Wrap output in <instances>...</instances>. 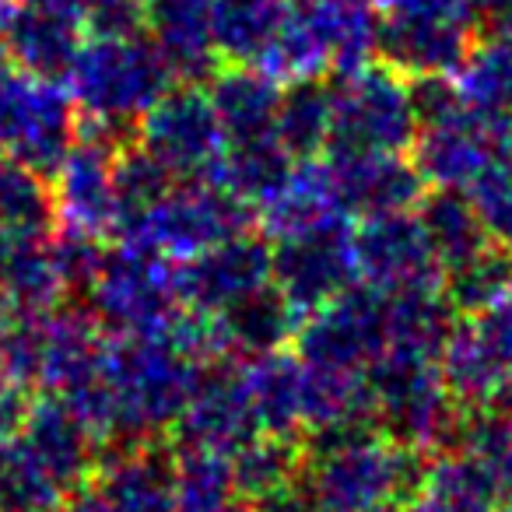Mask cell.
Segmentation results:
<instances>
[{
    "label": "cell",
    "mask_w": 512,
    "mask_h": 512,
    "mask_svg": "<svg viewBox=\"0 0 512 512\" xmlns=\"http://www.w3.org/2000/svg\"><path fill=\"white\" fill-rule=\"evenodd\" d=\"M172 512H242L232 481V463H228L225 453L179 449Z\"/></svg>",
    "instance_id": "ab89813d"
},
{
    "label": "cell",
    "mask_w": 512,
    "mask_h": 512,
    "mask_svg": "<svg viewBox=\"0 0 512 512\" xmlns=\"http://www.w3.org/2000/svg\"><path fill=\"white\" fill-rule=\"evenodd\" d=\"M418 495L442 512H495L502 505L491 467L463 449L432 456Z\"/></svg>",
    "instance_id": "8d00e7d4"
},
{
    "label": "cell",
    "mask_w": 512,
    "mask_h": 512,
    "mask_svg": "<svg viewBox=\"0 0 512 512\" xmlns=\"http://www.w3.org/2000/svg\"><path fill=\"white\" fill-rule=\"evenodd\" d=\"M144 32L176 81L200 85L218 71L221 57L211 39V0H144Z\"/></svg>",
    "instance_id": "603a6c76"
},
{
    "label": "cell",
    "mask_w": 512,
    "mask_h": 512,
    "mask_svg": "<svg viewBox=\"0 0 512 512\" xmlns=\"http://www.w3.org/2000/svg\"><path fill=\"white\" fill-rule=\"evenodd\" d=\"M330 85H334V123H330L327 151H344V155L411 151L418 120L407 99L404 74L372 60L358 71L334 74Z\"/></svg>",
    "instance_id": "52a82bcc"
},
{
    "label": "cell",
    "mask_w": 512,
    "mask_h": 512,
    "mask_svg": "<svg viewBox=\"0 0 512 512\" xmlns=\"http://www.w3.org/2000/svg\"><path fill=\"white\" fill-rule=\"evenodd\" d=\"M214 330H218L221 355L246 362V358L285 348L299 330V313L288 306L278 288L264 285L214 313Z\"/></svg>",
    "instance_id": "4316f807"
},
{
    "label": "cell",
    "mask_w": 512,
    "mask_h": 512,
    "mask_svg": "<svg viewBox=\"0 0 512 512\" xmlns=\"http://www.w3.org/2000/svg\"><path fill=\"white\" fill-rule=\"evenodd\" d=\"M477 32H512V0H463Z\"/></svg>",
    "instance_id": "7dc6e473"
},
{
    "label": "cell",
    "mask_w": 512,
    "mask_h": 512,
    "mask_svg": "<svg viewBox=\"0 0 512 512\" xmlns=\"http://www.w3.org/2000/svg\"><path fill=\"white\" fill-rule=\"evenodd\" d=\"M306 495L327 512L407 505L421 491L432 456L379 435L376 428L309 435Z\"/></svg>",
    "instance_id": "6da1fadb"
},
{
    "label": "cell",
    "mask_w": 512,
    "mask_h": 512,
    "mask_svg": "<svg viewBox=\"0 0 512 512\" xmlns=\"http://www.w3.org/2000/svg\"><path fill=\"white\" fill-rule=\"evenodd\" d=\"M351 249L358 281L383 295L442 285V267L414 207L358 218L351 225Z\"/></svg>",
    "instance_id": "7c38bea8"
},
{
    "label": "cell",
    "mask_w": 512,
    "mask_h": 512,
    "mask_svg": "<svg viewBox=\"0 0 512 512\" xmlns=\"http://www.w3.org/2000/svg\"><path fill=\"white\" fill-rule=\"evenodd\" d=\"M50 246H53V256H57L67 299H81V295H88L95 274H99L102 253H106V246H102L99 235H88V232H78V228L60 225V232L50 235Z\"/></svg>",
    "instance_id": "ee69618b"
},
{
    "label": "cell",
    "mask_w": 512,
    "mask_h": 512,
    "mask_svg": "<svg viewBox=\"0 0 512 512\" xmlns=\"http://www.w3.org/2000/svg\"><path fill=\"white\" fill-rule=\"evenodd\" d=\"M207 99L228 141L267 137L274 134L281 81L260 64H218V71L207 78Z\"/></svg>",
    "instance_id": "cb8c5ba5"
},
{
    "label": "cell",
    "mask_w": 512,
    "mask_h": 512,
    "mask_svg": "<svg viewBox=\"0 0 512 512\" xmlns=\"http://www.w3.org/2000/svg\"><path fill=\"white\" fill-rule=\"evenodd\" d=\"M242 512H246V509H242Z\"/></svg>",
    "instance_id": "680465c9"
},
{
    "label": "cell",
    "mask_w": 512,
    "mask_h": 512,
    "mask_svg": "<svg viewBox=\"0 0 512 512\" xmlns=\"http://www.w3.org/2000/svg\"><path fill=\"white\" fill-rule=\"evenodd\" d=\"M407 99H411L418 130L467 113L453 74H421V78H407Z\"/></svg>",
    "instance_id": "f6af8a7d"
},
{
    "label": "cell",
    "mask_w": 512,
    "mask_h": 512,
    "mask_svg": "<svg viewBox=\"0 0 512 512\" xmlns=\"http://www.w3.org/2000/svg\"><path fill=\"white\" fill-rule=\"evenodd\" d=\"M67 302L50 235L46 239L11 242L8 256L0 260V309L18 313H53Z\"/></svg>",
    "instance_id": "1f68e13d"
},
{
    "label": "cell",
    "mask_w": 512,
    "mask_h": 512,
    "mask_svg": "<svg viewBox=\"0 0 512 512\" xmlns=\"http://www.w3.org/2000/svg\"><path fill=\"white\" fill-rule=\"evenodd\" d=\"M439 288L460 316L481 313L484 306H491L498 295L512 288V253L502 242H488L470 260L442 271Z\"/></svg>",
    "instance_id": "60d3db41"
},
{
    "label": "cell",
    "mask_w": 512,
    "mask_h": 512,
    "mask_svg": "<svg viewBox=\"0 0 512 512\" xmlns=\"http://www.w3.org/2000/svg\"><path fill=\"white\" fill-rule=\"evenodd\" d=\"M477 29L453 15H386L379 11L376 60L404 78L456 74Z\"/></svg>",
    "instance_id": "ac0fdd59"
},
{
    "label": "cell",
    "mask_w": 512,
    "mask_h": 512,
    "mask_svg": "<svg viewBox=\"0 0 512 512\" xmlns=\"http://www.w3.org/2000/svg\"><path fill=\"white\" fill-rule=\"evenodd\" d=\"M85 299L106 334H155L183 309L176 264L130 242L106 246Z\"/></svg>",
    "instance_id": "8992f818"
},
{
    "label": "cell",
    "mask_w": 512,
    "mask_h": 512,
    "mask_svg": "<svg viewBox=\"0 0 512 512\" xmlns=\"http://www.w3.org/2000/svg\"><path fill=\"white\" fill-rule=\"evenodd\" d=\"M495 512H512V509H505V505H502V509H495Z\"/></svg>",
    "instance_id": "6f0895ef"
},
{
    "label": "cell",
    "mask_w": 512,
    "mask_h": 512,
    "mask_svg": "<svg viewBox=\"0 0 512 512\" xmlns=\"http://www.w3.org/2000/svg\"><path fill=\"white\" fill-rule=\"evenodd\" d=\"M256 425L271 435H302V376L306 365L285 348L242 362Z\"/></svg>",
    "instance_id": "4dcf8cb0"
},
{
    "label": "cell",
    "mask_w": 512,
    "mask_h": 512,
    "mask_svg": "<svg viewBox=\"0 0 512 512\" xmlns=\"http://www.w3.org/2000/svg\"><path fill=\"white\" fill-rule=\"evenodd\" d=\"M379 11L386 15H453V18H467L463 0H376ZM470 22V18H467Z\"/></svg>",
    "instance_id": "c3c4849f"
},
{
    "label": "cell",
    "mask_w": 512,
    "mask_h": 512,
    "mask_svg": "<svg viewBox=\"0 0 512 512\" xmlns=\"http://www.w3.org/2000/svg\"><path fill=\"white\" fill-rule=\"evenodd\" d=\"M491 474H495V484H498V502H502L505 509H512V439L505 442L498 460L491 463Z\"/></svg>",
    "instance_id": "f907efd6"
},
{
    "label": "cell",
    "mask_w": 512,
    "mask_h": 512,
    "mask_svg": "<svg viewBox=\"0 0 512 512\" xmlns=\"http://www.w3.org/2000/svg\"><path fill=\"white\" fill-rule=\"evenodd\" d=\"M50 512H88V509H85V502H81L78 495H71L64 505H60V509H50Z\"/></svg>",
    "instance_id": "db71d44e"
},
{
    "label": "cell",
    "mask_w": 512,
    "mask_h": 512,
    "mask_svg": "<svg viewBox=\"0 0 512 512\" xmlns=\"http://www.w3.org/2000/svg\"><path fill=\"white\" fill-rule=\"evenodd\" d=\"M78 498L88 512H172L176 449L162 439L113 442L102 449L92 481Z\"/></svg>",
    "instance_id": "9a60e30c"
},
{
    "label": "cell",
    "mask_w": 512,
    "mask_h": 512,
    "mask_svg": "<svg viewBox=\"0 0 512 512\" xmlns=\"http://www.w3.org/2000/svg\"><path fill=\"white\" fill-rule=\"evenodd\" d=\"M334 123V85L330 78H295L281 85L274 137L292 158H316L327 151Z\"/></svg>",
    "instance_id": "e575fe53"
},
{
    "label": "cell",
    "mask_w": 512,
    "mask_h": 512,
    "mask_svg": "<svg viewBox=\"0 0 512 512\" xmlns=\"http://www.w3.org/2000/svg\"><path fill=\"white\" fill-rule=\"evenodd\" d=\"M85 32H92V36H141L144 0H85Z\"/></svg>",
    "instance_id": "bcb514c9"
},
{
    "label": "cell",
    "mask_w": 512,
    "mask_h": 512,
    "mask_svg": "<svg viewBox=\"0 0 512 512\" xmlns=\"http://www.w3.org/2000/svg\"><path fill=\"white\" fill-rule=\"evenodd\" d=\"M337 200L348 218H369L386 211H411L428 190L407 151H372V155H344L327 151Z\"/></svg>",
    "instance_id": "d6986e66"
},
{
    "label": "cell",
    "mask_w": 512,
    "mask_h": 512,
    "mask_svg": "<svg viewBox=\"0 0 512 512\" xmlns=\"http://www.w3.org/2000/svg\"><path fill=\"white\" fill-rule=\"evenodd\" d=\"M491 407H495V411H502L505 418H512V372L502 379V386H498V393H495V397H491Z\"/></svg>",
    "instance_id": "816d5d0a"
},
{
    "label": "cell",
    "mask_w": 512,
    "mask_h": 512,
    "mask_svg": "<svg viewBox=\"0 0 512 512\" xmlns=\"http://www.w3.org/2000/svg\"><path fill=\"white\" fill-rule=\"evenodd\" d=\"M232 481L242 505H253L267 495L306 484V442L302 435L260 432L239 446L232 456Z\"/></svg>",
    "instance_id": "f1b7e54d"
},
{
    "label": "cell",
    "mask_w": 512,
    "mask_h": 512,
    "mask_svg": "<svg viewBox=\"0 0 512 512\" xmlns=\"http://www.w3.org/2000/svg\"><path fill=\"white\" fill-rule=\"evenodd\" d=\"M25 393L18 386H11L8 379H0V442L11 439V435L22 428V418H25Z\"/></svg>",
    "instance_id": "681fc988"
},
{
    "label": "cell",
    "mask_w": 512,
    "mask_h": 512,
    "mask_svg": "<svg viewBox=\"0 0 512 512\" xmlns=\"http://www.w3.org/2000/svg\"><path fill=\"white\" fill-rule=\"evenodd\" d=\"M0 221L8 225L11 239H46L57 228L50 179L25 165L0 155Z\"/></svg>",
    "instance_id": "f35d334b"
},
{
    "label": "cell",
    "mask_w": 512,
    "mask_h": 512,
    "mask_svg": "<svg viewBox=\"0 0 512 512\" xmlns=\"http://www.w3.org/2000/svg\"><path fill=\"white\" fill-rule=\"evenodd\" d=\"M109 334L88 306H60L46 316V355L39 390L67 400L102 379Z\"/></svg>",
    "instance_id": "7402d4cb"
},
{
    "label": "cell",
    "mask_w": 512,
    "mask_h": 512,
    "mask_svg": "<svg viewBox=\"0 0 512 512\" xmlns=\"http://www.w3.org/2000/svg\"><path fill=\"white\" fill-rule=\"evenodd\" d=\"M134 141L127 134L78 123V137L67 148L64 162L50 176L57 225L78 228L88 235H109L116 228V190H113V158L120 144Z\"/></svg>",
    "instance_id": "4fadbf2b"
},
{
    "label": "cell",
    "mask_w": 512,
    "mask_h": 512,
    "mask_svg": "<svg viewBox=\"0 0 512 512\" xmlns=\"http://www.w3.org/2000/svg\"><path fill=\"white\" fill-rule=\"evenodd\" d=\"M172 435L179 449H211L225 456L260 435L239 358H214L200 365V376L172 425Z\"/></svg>",
    "instance_id": "5bb4252c"
},
{
    "label": "cell",
    "mask_w": 512,
    "mask_h": 512,
    "mask_svg": "<svg viewBox=\"0 0 512 512\" xmlns=\"http://www.w3.org/2000/svg\"><path fill=\"white\" fill-rule=\"evenodd\" d=\"M369 512H400V505H379V509H369Z\"/></svg>",
    "instance_id": "11a10c76"
},
{
    "label": "cell",
    "mask_w": 512,
    "mask_h": 512,
    "mask_svg": "<svg viewBox=\"0 0 512 512\" xmlns=\"http://www.w3.org/2000/svg\"><path fill=\"white\" fill-rule=\"evenodd\" d=\"M8 11H0V67H8V43H4V18H8Z\"/></svg>",
    "instance_id": "f5cc1de1"
},
{
    "label": "cell",
    "mask_w": 512,
    "mask_h": 512,
    "mask_svg": "<svg viewBox=\"0 0 512 512\" xmlns=\"http://www.w3.org/2000/svg\"><path fill=\"white\" fill-rule=\"evenodd\" d=\"M264 285H271V239L253 228L176 264L179 302L197 313L214 316Z\"/></svg>",
    "instance_id": "2e32d148"
},
{
    "label": "cell",
    "mask_w": 512,
    "mask_h": 512,
    "mask_svg": "<svg viewBox=\"0 0 512 512\" xmlns=\"http://www.w3.org/2000/svg\"><path fill=\"white\" fill-rule=\"evenodd\" d=\"M295 162L299 158L288 155L285 144L274 134L249 137V141H228L218 165H214L211 183H218L221 190H228L246 207H260L278 193V186L288 179Z\"/></svg>",
    "instance_id": "d6a6232c"
},
{
    "label": "cell",
    "mask_w": 512,
    "mask_h": 512,
    "mask_svg": "<svg viewBox=\"0 0 512 512\" xmlns=\"http://www.w3.org/2000/svg\"><path fill=\"white\" fill-rule=\"evenodd\" d=\"M18 432H22V439L46 463V470L57 477L67 495H78L92 481L95 463H99L102 449H106L95 439L92 428L53 393L25 407Z\"/></svg>",
    "instance_id": "ffe728a7"
},
{
    "label": "cell",
    "mask_w": 512,
    "mask_h": 512,
    "mask_svg": "<svg viewBox=\"0 0 512 512\" xmlns=\"http://www.w3.org/2000/svg\"><path fill=\"white\" fill-rule=\"evenodd\" d=\"M46 316L0 309V379H8L22 393L39 390L46 355Z\"/></svg>",
    "instance_id": "b9f144b4"
},
{
    "label": "cell",
    "mask_w": 512,
    "mask_h": 512,
    "mask_svg": "<svg viewBox=\"0 0 512 512\" xmlns=\"http://www.w3.org/2000/svg\"><path fill=\"white\" fill-rule=\"evenodd\" d=\"M358 281L355 249H351L348 218L323 221L306 232L274 239L271 246V285L285 295L288 306L302 316L337 299Z\"/></svg>",
    "instance_id": "8fae6325"
},
{
    "label": "cell",
    "mask_w": 512,
    "mask_h": 512,
    "mask_svg": "<svg viewBox=\"0 0 512 512\" xmlns=\"http://www.w3.org/2000/svg\"><path fill=\"white\" fill-rule=\"evenodd\" d=\"M67 92L81 123L137 137V120L172 85V71L148 36H92L81 43Z\"/></svg>",
    "instance_id": "3957f363"
},
{
    "label": "cell",
    "mask_w": 512,
    "mask_h": 512,
    "mask_svg": "<svg viewBox=\"0 0 512 512\" xmlns=\"http://www.w3.org/2000/svg\"><path fill=\"white\" fill-rule=\"evenodd\" d=\"M253 228V211L211 179H176L141 214L116 225V239L183 264L214 242Z\"/></svg>",
    "instance_id": "5b68a950"
},
{
    "label": "cell",
    "mask_w": 512,
    "mask_h": 512,
    "mask_svg": "<svg viewBox=\"0 0 512 512\" xmlns=\"http://www.w3.org/2000/svg\"><path fill=\"white\" fill-rule=\"evenodd\" d=\"M456 320L460 313L449 306L442 288L386 295V351L439 362Z\"/></svg>",
    "instance_id": "f546056e"
},
{
    "label": "cell",
    "mask_w": 512,
    "mask_h": 512,
    "mask_svg": "<svg viewBox=\"0 0 512 512\" xmlns=\"http://www.w3.org/2000/svg\"><path fill=\"white\" fill-rule=\"evenodd\" d=\"M8 64L32 78L64 81L85 43V22L32 0H15L4 18Z\"/></svg>",
    "instance_id": "44dd1931"
},
{
    "label": "cell",
    "mask_w": 512,
    "mask_h": 512,
    "mask_svg": "<svg viewBox=\"0 0 512 512\" xmlns=\"http://www.w3.org/2000/svg\"><path fill=\"white\" fill-rule=\"evenodd\" d=\"M67 498L71 495L32 453L22 432L0 442V512H50Z\"/></svg>",
    "instance_id": "74e56055"
},
{
    "label": "cell",
    "mask_w": 512,
    "mask_h": 512,
    "mask_svg": "<svg viewBox=\"0 0 512 512\" xmlns=\"http://www.w3.org/2000/svg\"><path fill=\"white\" fill-rule=\"evenodd\" d=\"M306 512H327V509H320V505H309V509Z\"/></svg>",
    "instance_id": "9f6ffc18"
},
{
    "label": "cell",
    "mask_w": 512,
    "mask_h": 512,
    "mask_svg": "<svg viewBox=\"0 0 512 512\" xmlns=\"http://www.w3.org/2000/svg\"><path fill=\"white\" fill-rule=\"evenodd\" d=\"M414 211H418L421 228H425L428 242H432L442 271L463 264L474 253H481L488 242H495L488 228H484L474 200L463 190H432L428 186Z\"/></svg>",
    "instance_id": "836d02e7"
},
{
    "label": "cell",
    "mask_w": 512,
    "mask_h": 512,
    "mask_svg": "<svg viewBox=\"0 0 512 512\" xmlns=\"http://www.w3.org/2000/svg\"><path fill=\"white\" fill-rule=\"evenodd\" d=\"M295 351L306 365L365 372L386 351V295L355 281L299 320Z\"/></svg>",
    "instance_id": "30bf717a"
},
{
    "label": "cell",
    "mask_w": 512,
    "mask_h": 512,
    "mask_svg": "<svg viewBox=\"0 0 512 512\" xmlns=\"http://www.w3.org/2000/svg\"><path fill=\"white\" fill-rule=\"evenodd\" d=\"M292 4L316 32L334 74L358 71L376 60V0H292Z\"/></svg>",
    "instance_id": "484cf974"
},
{
    "label": "cell",
    "mask_w": 512,
    "mask_h": 512,
    "mask_svg": "<svg viewBox=\"0 0 512 512\" xmlns=\"http://www.w3.org/2000/svg\"><path fill=\"white\" fill-rule=\"evenodd\" d=\"M505 151H512V127H495L474 113H460L446 123L421 127L411 144V162L432 190L467 193Z\"/></svg>",
    "instance_id": "e0dca14e"
},
{
    "label": "cell",
    "mask_w": 512,
    "mask_h": 512,
    "mask_svg": "<svg viewBox=\"0 0 512 512\" xmlns=\"http://www.w3.org/2000/svg\"><path fill=\"white\" fill-rule=\"evenodd\" d=\"M172 183H176V176H172L148 148H141L137 137L127 144H120V151H116V158H113L116 225L134 218V214H141L144 207H151Z\"/></svg>",
    "instance_id": "7bdbcfd3"
},
{
    "label": "cell",
    "mask_w": 512,
    "mask_h": 512,
    "mask_svg": "<svg viewBox=\"0 0 512 512\" xmlns=\"http://www.w3.org/2000/svg\"><path fill=\"white\" fill-rule=\"evenodd\" d=\"M260 211V225H264L267 239H285V235L306 232L323 221L348 218L337 200V186L330 176L327 158H299L288 172V179L278 186L267 204L256 207Z\"/></svg>",
    "instance_id": "d4e9b609"
},
{
    "label": "cell",
    "mask_w": 512,
    "mask_h": 512,
    "mask_svg": "<svg viewBox=\"0 0 512 512\" xmlns=\"http://www.w3.org/2000/svg\"><path fill=\"white\" fill-rule=\"evenodd\" d=\"M288 15V0H211V39L221 64H256Z\"/></svg>",
    "instance_id": "d590c367"
},
{
    "label": "cell",
    "mask_w": 512,
    "mask_h": 512,
    "mask_svg": "<svg viewBox=\"0 0 512 512\" xmlns=\"http://www.w3.org/2000/svg\"><path fill=\"white\" fill-rule=\"evenodd\" d=\"M78 109L60 81L0 67V155L50 179L78 137Z\"/></svg>",
    "instance_id": "ba28073f"
},
{
    "label": "cell",
    "mask_w": 512,
    "mask_h": 512,
    "mask_svg": "<svg viewBox=\"0 0 512 512\" xmlns=\"http://www.w3.org/2000/svg\"><path fill=\"white\" fill-rule=\"evenodd\" d=\"M200 362L190 358L165 330L155 334H109L102 386L109 397L113 442L162 439L172 432Z\"/></svg>",
    "instance_id": "7a4b0ae2"
},
{
    "label": "cell",
    "mask_w": 512,
    "mask_h": 512,
    "mask_svg": "<svg viewBox=\"0 0 512 512\" xmlns=\"http://www.w3.org/2000/svg\"><path fill=\"white\" fill-rule=\"evenodd\" d=\"M365 390L379 435L428 456L456 449L463 407L449 393L439 362L383 351L365 369Z\"/></svg>",
    "instance_id": "277c9868"
},
{
    "label": "cell",
    "mask_w": 512,
    "mask_h": 512,
    "mask_svg": "<svg viewBox=\"0 0 512 512\" xmlns=\"http://www.w3.org/2000/svg\"><path fill=\"white\" fill-rule=\"evenodd\" d=\"M141 148H148L176 179H211L228 137L207 88L172 81L137 120Z\"/></svg>",
    "instance_id": "9c48e42d"
},
{
    "label": "cell",
    "mask_w": 512,
    "mask_h": 512,
    "mask_svg": "<svg viewBox=\"0 0 512 512\" xmlns=\"http://www.w3.org/2000/svg\"><path fill=\"white\" fill-rule=\"evenodd\" d=\"M456 88L477 120L512 127V32H484L456 67Z\"/></svg>",
    "instance_id": "83f0119b"
}]
</instances>
